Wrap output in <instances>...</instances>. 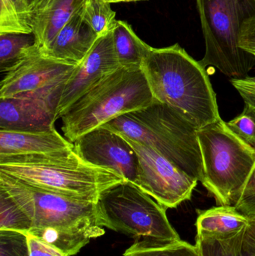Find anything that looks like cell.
I'll use <instances>...</instances> for the list:
<instances>
[{"instance_id": "cell-1", "label": "cell", "mask_w": 255, "mask_h": 256, "mask_svg": "<svg viewBox=\"0 0 255 256\" xmlns=\"http://www.w3.org/2000/svg\"><path fill=\"white\" fill-rule=\"evenodd\" d=\"M141 67L156 102L173 108L198 129L221 118L206 68L178 44L151 48Z\"/></svg>"}, {"instance_id": "cell-2", "label": "cell", "mask_w": 255, "mask_h": 256, "mask_svg": "<svg viewBox=\"0 0 255 256\" xmlns=\"http://www.w3.org/2000/svg\"><path fill=\"white\" fill-rule=\"evenodd\" d=\"M0 172L40 189L95 202L102 191L125 182L116 172L92 165L74 148L39 154L0 156Z\"/></svg>"}, {"instance_id": "cell-3", "label": "cell", "mask_w": 255, "mask_h": 256, "mask_svg": "<svg viewBox=\"0 0 255 256\" xmlns=\"http://www.w3.org/2000/svg\"><path fill=\"white\" fill-rule=\"evenodd\" d=\"M156 102L142 67H120L85 92L62 116L63 134L74 142L81 136Z\"/></svg>"}, {"instance_id": "cell-4", "label": "cell", "mask_w": 255, "mask_h": 256, "mask_svg": "<svg viewBox=\"0 0 255 256\" xmlns=\"http://www.w3.org/2000/svg\"><path fill=\"white\" fill-rule=\"evenodd\" d=\"M102 127L154 148L189 176L199 182L203 180L198 128L168 105L155 102Z\"/></svg>"}, {"instance_id": "cell-5", "label": "cell", "mask_w": 255, "mask_h": 256, "mask_svg": "<svg viewBox=\"0 0 255 256\" xmlns=\"http://www.w3.org/2000/svg\"><path fill=\"white\" fill-rule=\"evenodd\" d=\"M205 43L199 62L232 78H243L255 67V56L240 46L246 21L255 18V0H196Z\"/></svg>"}, {"instance_id": "cell-6", "label": "cell", "mask_w": 255, "mask_h": 256, "mask_svg": "<svg viewBox=\"0 0 255 256\" xmlns=\"http://www.w3.org/2000/svg\"><path fill=\"white\" fill-rule=\"evenodd\" d=\"M203 162L202 184L218 206L236 204L255 164V150L221 118L197 130Z\"/></svg>"}, {"instance_id": "cell-7", "label": "cell", "mask_w": 255, "mask_h": 256, "mask_svg": "<svg viewBox=\"0 0 255 256\" xmlns=\"http://www.w3.org/2000/svg\"><path fill=\"white\" fill-rule=\"evenodd\" d=\"M95 206L100 226L133 238L135 242L181 240L169 222L166 208L132 182L125 180L102 191Z\"/></svg>"}, {"instance_id": "cell-8", "label": "cell", "mask_w": 255, "mask_h": 256, "mask_svg": "<svg viewBox=\"0 0 255 256\" xmlns=\"http://www.w3.org/2000/svg\"><path fill=\"white\" fill-rule=\"evenodd\" d=\"M5 191L31 220V228H74L104 231L97 224L95 202L80 201L40 189L0 172Z\"/></svg>"}, {"instance_id": "cell-9", "label": "cell", "mask_w": 255, "mask_h": 256, "mask_svg": "<svg viewBox=\"0 0 255 256\" xmlns=\"http://www.w3.org/2000/svg\"><path fill=\"white\" fill-rule=\"evenodd\" d=\"M120 135L132 146L137 156L135 184L166 209L175 208L191 198L199 182L197 179L189 176L154 148Z\"/></svg>"}, {"instance_id": "cell-10", "label": "cell", "mask_w": 255, "mask_h": 256, "mask_svg": "<svg viewBox=\"0 0 255 256\" xmlns=\"http://www.w3.org/2000/svg\"><path fill=\"white\" fill-rule=\"evenodd\" d=\"M76 66L46 56L35 45L5 72L0 99L64 86Z\"/></svg>"}, {"instance_id": "cell-11", "label": "cell", "mask_w": 255, "mask_h": 256, "mask_svg": "<svg viewBox=\"0 0 255 256\" xmlns=\"http://www.w3.org/2000/svg\"><path fill=\"white\" fill-rule=\"evenodd\" d=\"M76 153L92 165L110 168L126 180L136 183L137 156L119 134L104 127L92 130L73 142Z\"/></svg>"}, {"instance_id": "cell-12", "label": "cell", "mask_w": 255, "mask_h": 256, "mask_svg": "<svg viewBox=\"0 0 255 256\" xmlns=\"http://www.w3.org/2000/svg\"><path fill=\"white\" fill-rule=\"evenodd\" d=\"M63 87L0 99V130L46 131L55 128Z\"/></svg>"}, {"instance_id": "cell-13", "label": "cell", "mask_w": 255, "mask_h": 256, "mask_svg": "<svg viewBox=\"0 0 255 256\" xmlns=\"http://www.w3.org/2000/svg\"><path fill=\"white\" fill-rule=\"evenodd\" d=\"M120 67L112 30L98 38L64 84L57 106V120L96 82Z\"/></svg>"}, {"instance_id": "cell-14", "label": "cell", "mask_w": 255, "mask_h": 256, "mask_svg": "<svg viewBox=\"0 0 255 256\" xmlns=\"http://www.w3.org/2000/svg\"><path fill=\"white\" fill-rule=\"evenodd\" d=\"M99 37L82 19L79 9L61 28L50 45L40 52L57 61L78 66L88 55Z\"/></svg>"}, {"instance_id": "cell-15", "label": "cell", "mask_w": 255, "mask_h": 256, "mask_svg": "<svg viewBox=\"0 0 255 256\" xmlns=\"http://www.w3.org/2000/svg\"><path fill=\"white\" fill-rule=\"evenodd\" d=\"M74 148L55 128L46 131L0 130V156L54 153Z\"/></svg>"}, {"instance_id": "cell-16", "label": "cell", "mask_w": 255, "mask_h": 256, "mask_svg": "<svg viewBox=\"0 0 255 256\" xmlns=\"http://www.w3.org/2000/svg\"><path fill=\"white\" fill-rule=\"evenodd\" d=\"M85 0H44L32 14L33 34L40 52L52 43L61 28L80 9Z\"/></svg>"}, {"instance_id": "cell-17", "label": "cell", "mask_w": 255, "mask_h": 256, "mask_svg": "<svg viewBox=\"0 0 255 256\" xmlns=\"http://www.w3.org/2000/svg\"><path fill=\"white\" fill-rule=\"evenodd\" d=\"M196 237L213 240H226L242 232L250 222L249 216L234 206H218L198 210Z\"/></svg>"}, {"instance_id": "cell-18", "label": "cell", "mask_w": 255, "mask_h": 256, "mask_svg": "<svg viewBox=\"0 0 255 256\" xmlns=\"http://www.w3.org/2000/svg\"><path fill=\"white\" fill-rule=\"evenodd\" d=\"M114 46L121 67L142 66L152 46L139 38L126 21H115L112 28Z\"/></svg>"}, {"instance_id": "cell-19", "label": "cell", "mask_w": 255, "mask_h": 256, "mask_svg": "<svg viewBox=\"0 0 255 256\" xmlns=\"http://www.w3.org/2000/svg\"><path fill=\"white\" fill-rule=\"evenodd\" d=\"M105 231L74 228H31L28 234L53 246L67 256L76 255L93 238L104 234Z\"/></svg>"}, {"instance_id": "cell-20", "label": "cell", "mask_w": 255, "mask_h": 256, "mask_svg": "<svg viewBox=\"0 0 255 256\" xmlns=\"http://www.w3.org/2000/svg\"><path fill=\"white\" fill-rule=\"evenodd\" d=\"M124 256H202L196 245L180 240L174 242H134Z\"/></svg>"}, {"instance_id": "cell-21", "label": "cell", "mask_w": 255, "mask_h": 256, "mask_svg": "<svg viewBox=\"0 0 255 256\" xmlns=\"http://www.w3.org/2000/svg\"><path fill=\"white\" fill-rule=\"evenodd\" d=\"M32 19L24 0H1L0 34L32 33Z\"/></svg>"}, {"instance_id": "cell-22", "label": "cell", "mask_w": 255, "mask_h": 256, "mask_svg": "<svg viewBox=\"0 0 255 256\" xmlns=\"http://www.w3.org/2000/svg\"><path fill=\"white\" fill-rule=\"evenodd\" d=\"M36 45L33 33H2L0 34V68L6 72L24 52Z\"/></svg>"}, {"instance_id": "cell-23", "label": "cell", "mask_w": 255, "mask_h": 256, "mask_svg": "<svg viewBox=\"0 0 255 256\" xmlns=\"http://www.w3.org/2000/svg\"><path fill=\"white\" fill-rule=\"evenodd\" d=\"M82 19L99 36L112 31L115 26L116 13L110 3L103 0H85L80 8Z\"/></svg>"}, {"instance_id": "cell-24", "label": "cell", "mask_w": 255, "mask_h": 256, "mask_svg": "<svg viewBox=\"0 0 255 256\" xmlns=\"http://www.w3.org/2000/svg\"><path fill=\"white\" fill-rule=\"evenodd\" d=\"M31 228L28 215L5 191L0 189V230L28 233Z\"/></svg>"}, {"instance_id": "cell-25", "label": "cell", "mask_w": 255, "mask_h": 256, "mask_svg": "<svg viewBox=\"0 0 255 256\" xmlns=\"http://www.w3.org/2000/svg\"><path fill=\"white\" fill-rule=\"evenodd\" d=\"M244 230L226 240H213L196 237V245L202 256H252L244 248Z\"/></svg>"}, {"instance_id": "cell-26", "label": "cell", "mask_w": 255, "mask_h": 256, "mask_svg": "<svg viewBox=\"0 0 255 256\" xmlns=\"http://www.w3.org/2000/svg\"><path fill=\"white\" fill-rule=\"evenodd\" d=\"M229 128L255 150V109L245 104L238 116L227 122Z\"/></svg>"}, {"instance_id": "cell-27", "label": "cell", "mask_w": 255, "mask_h": 256, "mask_svg": "<svg viewBox=\"0 0 255 256\" xmlns=\"http://www.w3.org/2000/svg\"><path fill=\"white\" fill-rule=\"evenodd\" d=\"M0 256H29L26 234L0 230Z\"/></svg>"}, {"instance_id": "cell-28", "label": "cell", "mask_w": 255, "mask_h": 256, "mask_svg": "<svg viewBox=\"0 0 255 256\" xmlns=\"http://www.w3.org/2000/svg\"><path fill=\"white\" fill-rule=\"evenodd\" d=\"M235 206L246 216L255 218V164Z\"/></svg>"}, {"instance_id": "cell-29", "label": "cell", "mask_w": 255, "mask_h": 256, "mask_svg": "<svg viewBox=\"0 0 255 256\" xmlns=\"http://www.w3.org/2000/svg\"><path fill=\"white\" fill-rule=\"evenodd\" d=\"M231 84L241 94L245 104L255 109V76L232 78Z\"/></svg>"}, {"instance_id": "cell-30", "label": "cell", "mask_w": 255, "mask_h": 256, "mask_svg": "<svg viewBox=\"0 0 255 256\" xmlns=\"http://www.w3.org/2000/svg\"><path fill=\"white\" fill-rule=\"evenodd\" d=\"M28 240L29 256H67L53 246L42 242L34 236L25 233Z\"/></svg>"}, {"instance_id": "cell-31", "label": "cell", "mask_w": 255, "mask_h": 256, "mask_svg": "<svg viewBox=\"0 0 255 256\" xmlns=\"http://www.w3.org/2000/svg\"><path fill=\"white\" fill-rule=\"evenodd\" d=\"M240 46L255 56V18L246 21L241 31Z\"/></svg>"}, {"instance_id": "cell-32", "label": "cell", "mask_w": 255, "mask_h": 256, "mask_svg": "<svg viewBox=\"0 0 255 256\" xmlns=\"http://www.w3.org/2000/svg\"><path fill=\"white\" fill-rule=\"evenodd\" d=\"M250 218V222L244 233V246L252 256H255V218Z\"/></svg>"}, {"instance_id": "cell-33", "label": "cell", "mask_w": 255, "mask_h": 256, "mask_svg": "<svg viewBox=\"0 0 255 256\" xmlns=\"http://www.w3.org/2000/svg\"><path fill=\"white\" fill-rule=\"evenodd\" d=\"M43 1L44 0H24L25 7H26L28 13L31 15V19H32L33 14L37 10V8L42 4Z\"/></svg>"}, {"instance_id": "cell-34", "label": "cell", "mask_w": 255, "mask_h": 256, "mask_svg": "<svg viewBox=\"0 0 255 256\" xmlns=\"http://www.w3.org/2000/svg\"><path fill=\"white\" fill-rule=\"evenodd\" d=\"M108 3L130 2L148 1V0H103Z\"/></svg>"}]
</instances>
